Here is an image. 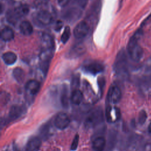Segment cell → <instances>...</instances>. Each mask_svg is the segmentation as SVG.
Masks as SVG:
<instances>
[{
	"label": "cell",
	"mask_w": 151,
	"mask_h": 151,
	"mask_svg": "<svg viewBox=\"0 0 151 151\" xmlns=\"http://www.w3.org/2000/svg\"><path fill=\"white\" fill-rule=\"evenodd\" d=\"M142 31L138 29L130 39L127 44V52L130 58L134 61H139L143 56V50L138 43Z\"/></svg>",
	"instance_id": "cell-1"
},
{
	"label": "cell",
	"mask_w": 151,
	"mask_h": 151,
	"mask_svg": "<svg viewBox=\"0 0 151 151\" xmlns=\"http://www.w3.org/2000/svg\"><path fill=\"white\" fill-rule=\"evenodd\" d=\"M103 120L104 114L103 110L98 107L90 111L85 119L84 124L87 128H92L100 124Z\"/></svg>",
	"instance_id": "cell-2"
},
{
	"label": "cell",
	"mask_w": 151,
	"mask_h": 151,
	"mask_svg": "<svg viewBox=\"0 0 151 151\" xmlns=\"http://www.w3.org/2000/svg\"><path fill=\"white\" fill-rule=\"evenodd\" d=\"M53 50L42 49L40 54V67L44 75L47 74L52 57Z\"/></svg>",
	"instance_id": "cell-3"
},
{
	"label": "cell",
	"mask_w": 151,
	"mask_h": 151,
	"mask_svg": "<svg viewBox=\"0 0 151 151\" xmlns=\"http://www.w3.org/2000/svg\"><path fill=\"white\" fill-rule=\"evenodd\" d=\"M114 68L117 74H124L126 71V59L124 51H120L116 57Z\"/></svg>",
	"instance_id": "cell-4"
},
{
	"label": "cell",
	"mask_w": 151,
	"mask_h": 151,
	"mask_svg": "<svg viewBox=\"0 0 151 151\" xmlns=\"http://www.w3.org/2000/svg\"><path fill=\"white\" fill-rule=\"evenodd\" d=\"M83 70L93 75H96L104 70V66L102 64L96 61H90L83 65Z\"/></svg>",
	"instance_id": "cell-5"
},
{
	"label": "cell",
	"mask_w": 151,
	"mask_h": 151,
	"mask_svg": "<svg viewBox=\"0 0 151 151\" xmlns=\"http://www.w3.org/2000/svg\"><path fill=\"white\" fill-rule=\"evenodd\" d=\"M70 123V119L68 116L65 113H58L54 120V124L57 128L60 130H63L67 128Z\"/></svg>",
	"instance_id": "cell-6"
},
{
	"label": "cell",
	"mask_w": 151,
	"mask_h": 151,
	"mask_svg": "<svg viewBox=\"0 0 151 151\" xmlns=\"http://www.w3.org/2000/svg\"><path fill=\"white\" fill-rule=\"evenodd\" d=\"M89 31V27L87 22L83 21L77 24L74 29V35L76 38L80 39L87 35Z\"/></svg>",
	"instance_id": "cell-7"
},
{
	"label": "cell",
	"mask_w": 151,
	"mask_h": 151,
	"mask_svg": "<svg viewBox=\"0 0 151 151\" xmlns=\"http://www.w3.org/2000/svg\"><path fill=\"white\" fill-rule=\"evenodd\" d=\"M122 97L121 90L119 87L116 85L111 86L107 93V99L109 101L112 103H118Z\"/></svg>",
	"instance_id": "cell-8"
},
{
	"label": "cell",
	"mask_w": 151,
	"mask_h": 151,
	"mask_svg": "<svg viewBox=\"0 0 151 151\" xmlns=\"http://www.w3.org/2000/svg\"><path fill=\"white\" fill-rule=\"evenodd\" d=\"M37 21L42 25H47L52 21V16L48 11L42 9L37 14Z\"/></svg>",
	"instance_id": "cell-9"
},
{
	"label": "cell",
	"mask_w": 151,
	"mask_h": 151,
	"mask_svg": "<svg viewBox=\"0 0 151 151\" xmlns=\"http://www.w3.org/2000/svg\"><path fill=\"white\" fill-rule=\"evenodd\" d=\"M41 145V140L37 137L30 139L26 146L27 151H38Z\"/></svg>",
	"instance_id": "cell-10"
},
{
	"label": "cell",
	"mask_w": 151,
	"mask_h": 151,
	"mask_svg": "<svg viewBox=\"0 0 151 151\" xmlns=\"http://www.w3.org/2000/svg\"><path fill=\"white\" fill-rule=\"evenodd\" d=\"M42 49L54 50V42L52 37L48 34H44L41 38Z\"/></svg>",
	"instance_id": "cell-11"
},
{
	"label": "cell",
	"mask_w": 151,
	"mask_h": 151,
	"mask_svg": "<svg viewBox=\"0 0 151 151\" xmlns=\"http://www.w3.org/2000/svg\"><path fill=\"white\" fill-rule=\"evenodd\" d=\"M24 113V108L18 105H13L9 109V119L14 120L19 117Z\"/></svg>",
	"instance_id": "cell-12"
},
{
	"label": "cell",
	"mask_w": 151,
	"mask_h": 151,
	"mask_svg": "<svg viewBox=\"0 0 151 151\" xmlns=\"http://www.w3.org/2000/svg\"><path fill=\"white\" fill-rule=\"evenodd\" d=\"M40 88V83L35 80H29L25 85V88L27 91L29 92V93L31 95L36 94L38 92Z\"/></svg>",
	"instance_id": "cell-13"
},
{
	"label": "cell",
	"mask_w": 151,
	"mask_h": 151,
	"mask_svg": "<svg viewBox=\"0 0 151 151\" xmlns=\"http://www.w3.org/2000/svg\"><path fill=\"white\" fill-rule=\"evenodd\" d=\"M86 48L84 45L81 43H78L74 45L70 52L71 57H77L84 53Z\"/></svg>",
	"instance_id": "cell-14"
},
{
	"label": "cell",
	"mask_w": 151,
	"mask_h": 151,
	"mask_svg": "<svg viewBox=\"0 0 151 151\" xmlns=\"http://www.w3.org/2000/svg\"><path fill=\"white\" fill-rule=\"evenodd\" d=\"M92 145L95 151H103L106 146V140L103 136L97 137L94 139Z\"/></svg>",
	"instance_id": "cell-15"
},
{
	"label": "cell",
	"mask_w": 151,
	"mask_h": 151,
	"mask_svg": "<svg viewBox=\"0 0 151 151\" xmlns=\"http://www.w3.org/2000/svg\"><path fill=\"white\" fill-rule=\"evenodd\" d=\"M83 99V95L82 92L80 90L76 89L72 91L70 97V100L73 104L78 105L81 103Z\"/></svg>",
	"instance_id": "cell-16"
},
{
	"label": "cell",
	"mask_w": 151,
	"mask_h": 151,
	"mask_svg": "<svg viewBox=\"0 0 151 151\" xmlns=\"http://www.w3.org/2000/svg\"><path fill=\"white\" fill-rule=\"evenodd\" d=\"M21 32L25 35H29L33 32V27L31 24L28 21H24L19 25Z\"/></svg>",
	"instance_id": "cell-17"
},
{
	"label": "cell",
	"mask_w": 151,
	"mask_h": 151,
	"mask_svg": "<svg viewBox=\"0 0 151 151\" xmlns=\"http://www.w3.org/2000/svg\"><path fill=\"white\" fill-rule=\"evenodd\" d=\"M1 38L5 41H9L12 40L14 37V31L8 27H4L1 33Z\"/></svg>",
	"instance_id": "cell-18"
},
{
	"label": "cell",
	"mask_w": 151,
	"mask_h": 151,
	"mask_svg": "<svg viewBox=\"0 0 151 151\" xmlns=\"http://www.w3.org/2000/svg\"><path fill=\"white\" fill-rule=\"evenodd\" d=\"M2 58L4 62L7 65L14 64L16 62L17 59L16 54L11 51H8L3 54Z\"/></svg>",
	"instance_id": "cell-19"
},
{
	"label": "cell",
	"mask_w": 151,
	"mask_h": 151,
	"mask_svg": "<svg viewBox=\"0 0 151 151\" xmlns=\"http://www.w3.org/2000/svg\"><path fill=\"white\" fill-rule=\"evenodd\" d=\"M14 10L16 14L18 15V17L20 18L27 15V14L29 12V9L27 4H21L17 6Z\"/></svg>",
	"instance_id": "cell-20"
},
{
	"label": "cell",
	"mask_w": 151,
	"mask_h": 151,
	"mask_svg": "<svg viewBox=\"0 0 151 151\" xmlns=\"http://www.w3.org/2000/svg\"><path fill=\"white\" fill-rule=\"evenodd\" d=\"M60 100H61V103L62 106L64 108L68 107V106L69 105L70 98L68 97V89H67V87H64L63 88V90H62L61 93Z\"/></svg>",
	"instance_id": "cell-21"
},
{
	"label": "cell",
	"mask_w": 151,
	"mask_h": 151,
	"mask_svg": "<svg viewBox=\"0 0 151 151\" xmlns=\"http://www.w3.org/2000/svg\"><path fill=\"white\" fill-rule=\"evenodd\" d=\"M12 74L15 80L18 83H21L23 81L25 75H24V71L22 68L19 67L15 68L13 70Z\"/></svg>",
	"instance_id": "cell-22"
},
{
	"label": "cell",
	"mask_w": 151,
	"mask_h": 151,
	"mask_svg": "<svg viewBox=\"0 0 151 151\" xmlns=\"http://www.w3.org/2000/svg\"><path fill=\"white\" fill-rule=\"evenodd\" d=\"M6 18L7 21L12 25H15L19 18L14 10H8L6 14Z\"/></svg>",
	"instance_id": "cell-23"
},
{
	"label": "cell",
	"mask_w": 151,
	"mask_h": 151,
	"mask_svg": "<svg viewBox=\"0 0 151 151\" xmlns=\"http://www.w3.org/2000/svg\"><path fill=\"white\" fill-rule=\"evenodd\" d=\"M115 108H112L110 106H107L106 109V111H105V115L107 120L111 123V122H114V119L113 117V113L114 112Z\"/></svg>",
	"instance_id": "cell-24"
},
{
	"label": "cell",
	"mask_w": 151,
	"mask_h": 151,
	"mask_svg": "<svg viewBox=\"0 0 151 151\" xmlns=\"http://www.w3.org/2000/svg\"><path fill=\"white\" fill-rule=\"evenodd\" d=\"M49 131H50V125L48 123L42 125L40 130V133L41 137L43 139H47L49 134Z\"/></svg>",
	"instance_id": "cell-25"
},
{
	"label": "cell",
	"mask_w": 151,
	"mask_h": 151,
	"mask_svg": "<svg viewBox=\"0 0 151 151\" xmlns=\"http://www.w3.org/2000/svg\"><path fill=\"white\" fill-rule=\"evenodd\" d=\"M70 37V28L68 26H67L65 27L63 31V33L61 37V41H62L63 43L65 44V42H67Z\"/></svg>",
	"instance_id": "cell-26"
},
{
	"label": "cell",
	"mask_w": 151,
	"mask_h": 151,
	"mask_svg": "<svg viewBox=\"0 0 151 151\" xmlns=\"http://www.w3.org/2000/svg\"><path fill=\"white\" fill-rule=\"evenodd\" d=\"M34 6L38 9H42L48 4V0H34Z\"/></svg>",
	"instance_id": "cell-27"
},
{
	"label": "cell",
	"mask_w": 151,
	"mask_h": 151,
	"mask_svg": "<svg viewBox=\"0 0 151 151\" xmlns=\"http://www.w3.org/2000/svg\"><path fill=\"white\" fill-rule=\"evenodd\" d=\"M80 86V78L77 76H75L71 81V87L72 88V91L74 90L78 89V87Z\"/></svg>",
	"instance_id": "cell-28"
},
{
	"label": "cell",
	"mask_w": 151,
	"mask_h": 151,
	"mask_svg": "<svg viewBox=\"0 0 151 151\" xmlns=\"http://www.w3.org/2000/svg\"><path fill=\"white\" fill-rule=\"evenodd\" d=\"M78 142H79V136L78 134H76L72 142L71 145V150H75L77 149L78 145Z\"/></svg>",
	"instance_id": "cell-29"
},
{
	"label": "cell",
	"mask_w": 151,
	"mask_h": 151,
	"mask_svg": "<svg viewBox=\"0 0 151 151\" xmlns=\"http://www.w3.org/2000/svg\"><path fill=\"white\" fill-rule=\"evenodd\" d=\"M98 83H99V88H100V93L102 94L104 87V85H105L104 78H100L98 80Z\"/></svg>",
	"instance_id": "cell-30"
},
{
	"label": "cell",
	"mask_w": 151,
	"mask_h": 151,
	"mask_svg": "<svg viewBox=\"0 0 151 151\" xmlns=\"http://www.w3.org/2000/svg\"><path fill=\"white\" fill-rule=\"evenodd\" d=\"M146 117V115L145 114V111H142L139 114V121L140 123H143L145 122V119Z\"/></svg>",
	"instance_id": "cell-31"
},
{
	"label": "cell",
	"mask_w": 151,
	"mask_h": 151,
	"mask_svg": "<svg viewBox=\"0 0 151 151\" xmlns=\"http://www.w3.org/2000/svg\"><path fill=\"white\" fill-rule=\"evenodd\" d=\"M57 1L60 6L61 7H64L68 4L70 0H57Z\"/></svg>",
	"instance_id": "cell-32"
},
{
	"label": "cell",
	"mask_w": 151,
	"mask_h": 151,
	"mask_svg": "<svg viewBox=\"0 0 151 151\" xmlns=\"http://www.w3.org/2000/svg\"><path fill=\"white\" fill-rule=\"evenodd\" d=\"M63 27V23L61 21H58L56 23V25H55V30L56 31H60L61 29V28Z\"/></svg>",
	"instance_id": "cell-33"
},
{
	"label": "cell",
	"mask_w": 151,
	"mask_h": 151,
	"mask_svg": "<svg viewBox=\"0 0 151 151\" xmlns=\"http://www.w3.org/2000/svg\"><path fill=\"white\" fill-rule=\"evenodd\" d=\"M148 130H149V132L151 134V122L150 123L149 127H148Z\"/></svg>",
	"instance_id": "cell-34"
},
{
	"label": "cell",
	"mask_w": 151,
	"mask_h": 151,
	"mask_svg": "<svg viewBox=\"0 0 151 151\" xmlns=\"http://www.w3.org/2000/svg\"><path fill=\"white\" fill-rule=\"evenodd\" d=\"M7 1H8V2H11V1H13V0H7Z\"/></svg>",
	"instance_id": "cell-35"
}]
</instances>
